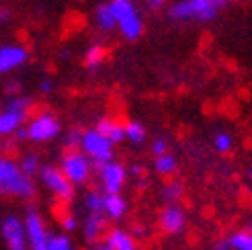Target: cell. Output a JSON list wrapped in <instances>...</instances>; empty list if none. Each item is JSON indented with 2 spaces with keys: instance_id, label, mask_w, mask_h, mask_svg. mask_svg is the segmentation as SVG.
<instances>
[{
  "instance_id": "36",
  "label": "cell",
  "mask_w": 252,
  "mask_h": 250,
  "mask_svg": "<svg viewBox=\"0 0 252 250\" xmlns=\"http://www.w3.org/2000/svg\"><path fill=\"white\" fill-rule=\"evenodd\" d=\"M164 2H166V0H148V6L154 8V10H158V8L164 6Z\"/></svg>"
},
{
  "instance_id": "8",
  "label": "cell",
  "mask_w": 252,
  "mask_h": 250,
  "mask_svg": "<svg viewBox=\"0 0 252 250\" xmlns=\"http://www.w3.org/2000/svg\"><path fill=\"white\" fill-rule=\"evenodd\" d=\"M94 179L96 189H100L103 193H123L129 179V170L123 162L111 158L100 162V164H94Z\"/></svg>"
},
{
  "instance_id": "18",
  "label": "cell",
  "mask_w": 252,
  "mask_h": 250,
  "mask_svg": "<svg viewBox=\"0 0 252 250\" xmlns=\"http://www.w3.org/2000/svg\"><path fill=\"white\" fill-rule=\"evenodd\" d=\"M94 27L98 31H103V33L115 31L117 21H115V15H113V8H111L109 2L96 4V8H94Z\"/></svg>"
},
{
  "instance_id": "4",
  "label": "cell",
  "mask_w": 252,
  "mask_h": 250,
  "mask_svg": "<svg viewBox=\"0 0 252 250\" xmlns=\"http://www.w3.org/2000/svg\"><path fill=\"white\" fill-rule=\"evenodd\" d=\"M62 172L68 177V181L76 187H88L94 179V162L88 158L80 148L74 150H64V154L60 158Z\"/></svg>"
},
{
  "instance_id": "24",
  "label": "cell",
  "mask_w": 252,
  "mask_h": 250,
  "mask_svg": "<svg viewBox=\"0 0 252 250\" xmlns=\"http://www.w3.org/2000/svg\"><path fill=\"white\" fill-rule=\"evenodd\" d=\"M228 240H230L232 250H252V230L238 228L228 236Z\"/></svg>"
},
{
  "instance_id": "1",
  "label": "cell",
  "mask_w": 252,
  "mask_h": 250,
  "mask_svg": "<svg viewBox=\"0 0 252 250\" xmlns=\"http://www.w3.org/2000/svg\"><path fill=\"white\" fill-rule=\"evenodd\" d=\"M37 195L35 179L27 177L19 160L0 154V197L4 199H17V201H33Z\"/></svg>"
},
{
  "instance_id": "9",
  "label": "cell",
  "mask_w": 252,
  "mask_h": 250,
  "mask_svg": "<svg viewBox=\"0 0 252 250\" xmlns=\"http://www.w3.org/2000/svg\"><path fill=\"white\" fill-rule=\"evenodd\" d=\"M80 150L94 162V164H100V162H105V160L115 158V144H113L109 137H105L96 127L82 129Z\"/></svg>"
},
{
  "instance_id": "5",
  "label": "cell",
  "mask_w": 252,
  "mask_h": 250,
  "mask_svg": "<svg viewBox=\"0 0 252 250\" xmlns=\"http://www.w3.org/2000/svg\"><path fill=\"white\" fill-rule=\"evenodd\" d=\"M113 15L117 21V29L125 41H137L144 35V19L133 0H111Z\"/></svg>"
},
{
  "instance_id": "38",
  "label": "cell",
  "mask_w": 252,
  "mask_h": 250,
  "mask_svg": "<svg viewBox=\"0 0 252 250\" xmlns=\"http://www.w3.org/2000/svg\"><path fill=\"white\" fill-rule=\"evenodd\" d=\"M93 250H113V248H111V246H107L105 242H100V244L96 242V244H93Z\"/></svg>"
},
{
  "instance_id": "32",
  "label": "cell",
  "mask_w": 252,
  "mask_h": 250,
  "mask_svg": "<svg viewBox=\"0 0 252 250\" xmlns=\"http://www.w3.org/2000/svg\"><path fill=\"white\" fill-rule=\"evenodd\" d=\"M39 93L43 94H49V93H54V80H49V78H43L39 82Z\"/></svg>"
},
{
  "instance_id": "28",
  "label": "cell",
  "mask_w": 252,
  "mask_h": 250,
  "mask_svg": "<svg viewBox=\"0 0 252 250\" xmlns=\"http://www.w3.org/2000/svg\"><path fill=\"white\" fill-rule=\"evenodd\" d=\"M60 226H62V232L66 234H74L80 230V219L72 214V211H64V214L60 216Z\"/></svg>"
},
{
  "instance_id": "12",
  "label": "cell",
  "mask_w": 252,
  "mask_h": 250,
  "mask_svg": "<svg viewBox=\"0 0 252 250\" xmlns=\"http://www.w3.org/2000/svg\"><path fill=\"white\" fill-rule=\"evenodd\" d=\"M187 211L179 203H168L158 214V228L166 236H179L187 230Z\"/></svg>"
},
{
  "instance_id": "35",
  "label": "cell",
  "mask_w": 252,
  "mask_h": 250,
  "mask_svg": "<svg viewBox=\"0 0 252 250\" xmlns=\"http://www.w3.org/2000/svg\"><path fill=\"white\" fill-rule=\"evenodd\" d=\"M19 89H21V84H19V82H8V84H6V93H8V96H10V94H17Z\"/></svg>"
},
{
  "instance_id": "21",
  "label": "cell",
  "mask_w": 252,
  "mask_h": 250,
  "mask_svg": "<svg viewBox=\"0 0 252 250\" xmlns=\"http://www.w3.org/2000/svg\"><path fill=\"white\" fill-rule=\"evenodd\" d=\"M185 197V185L181 181H166L162 185L160 189V199L164 201L166 205L168 203H181V199Z\"/></svg>"
},
{
  "instance_id": "19",
  "label": "cell",
  "mask_w": 252,
  "mask_h": 250,
  "mask_svg": "<svg viewBox=\"0 0 252 250\" xmlns=\"http://www.w3.org/2000/svg\"><path fill=\"white\" fill-rule=\"evenodd\" d=\"M152 168L158 177H164V179H170L176 174L179 170V160H176L174 154L170 152H164V154H158L154 156V162H152Z\"/></svg>"
},
{
  "instance_id": "33",
  "label": "cell",
  "mask_w": 252,
  "mask_h": 250,
  "mask_svg": "<svg viewBox=\"0 0 252 250\" xmlns=\"http://www.w3.org/2000/svg\"><path fill=\"white\" fill-rule=\"evenodd\" d=\"M12 137H15V142H27V127H25V125H23V127H19Z\"/></svg>"
},
{
  "instance_id": "37",
  "label": "cell",
  "mask_w": 252,
  "mask_h": 250,
  "mask_svg": "<svg viewBox=\"0 0 252 250\" xmlns=\"http://www.w3.org/2000/svg\"><path fill=\"white\" fill-rule=\"evenodd\" d=\"M8 19V10L2 6V4H0V23H4Z\"/></svg>"
},
{
  "instance_id": "26",
  "label": "cell",
  "mask_w": 252,
  "mask_h": 250,
  "mask_svg": "<svg viewBox=\"0 0 252 250\" xmlns=\"http://www.w3.org/2000/svg\"><path fill=\"white\" fill-rule=\"evenodd\" d=\"M19 166H21V170L25 174H27V177L37 179V174H39V170L43 166V162H41L39 154H25V156L19 158Z\"/></svg>"
},
{
  "instance_id": "25",
  "label": "cell",
  "mask_w": 252,
  "mask_h": 250,
  "mask_svg": "<svg viewBox=\"0 0 252 250\" xmlns=\"http://www.w3.org/2000/svg\"><path fill=\"white\" fill-rule=\"evenodd\" d=\"M211 142H213V150H216L218 154H221V156H228L234 150V135L230 131H223V129L216 131Z\"/></svg>"
},
{
  "instance_id": "10",
  "label": "cell",
  "mask_w": 252,
  "mask_h": 250,
  "mask_svg": "<svg viewBox=\"0 0 252 250\" xmlns=\"http://www.w3.org/2000/svg\"><path fill=\"white\" fill-rule=\"evenodd\" d=\"M23 223H25V234H27V242H29V250H47L49 244V232L43 214L37 207H27L23 216Z\"/></svg>"
},
{
  "instance_id": "27",
  "label": "cell",
  "mask_w": 252,
  "mask_h": 250,
  "mask_svg": "<svg viewBox=\"0 0 252 250\" xmlns=\"http://www.w3.org/2000/svg\"><path fill=\"white\" fill-rule=\"evenodd\" d=\"M47 250H78V246H76V242L72 240L70 234L60 232V234H52V236H49Z\"/></svg>"
},
{
  "instance_id": "13",
  "label": "cell",
  "mask_w": 252,
  "mask_h": 250,
  "mask_svg": "<svg viewBox=\"0 0 252 250\" xmlns=\"http://www.w3.org/2000/svg\"><path fill=\"white\" fill-rule=\"evenodd\" d=\"M31 54L23 43H2L0 45V74H10L23 68Z\"/></svg>"
},
{
  "instance_id": "16",
  "label": "cell",
  "mask_w": 252,
  "mask_h": 250,
  "mask_svg": "<svg viewBox=\"0 0 252 250\" xmlns=\"http://www.w3.org/2000/svg\"><path fill=\"white\" fill-rule=\"evenodd\" d=\"M103 242L111 246L113 250H140V244H137V238L133 236V232L119 228V226L109 228Z\"/></svg>"
},
{
  "instance_id": "11",
  "label": "cell",
  "mask_w": 252,
  "mask_h": 250,
  "mask_svg": "<svg viewBox=\"0 0 252 250\" xmlns=\"http://www.w3.org/2000/svg\"><path fill=\"white\" fill-rule=\"evenodd\" d=\"M0 234L4 238L8 250H29L27 234H25L23 218L17 214H6L0 221Z\"/></svg>"
},
{
  "instance_id": "31",
  "label": "cell",
  "mask_w": 252,
  "mask_h": 250,
  "mask_svg": "<svg viewBox=\"0 0 252 250\" xmlns=\"http://www.w3.org/2000/svg\"><path fill=\"white\" fill-rule=\"evenodd\" d=\"M211 250H232L228 236H225V238H220V240L213 242V244H211Z\"/></svg>"
},
{
  "instance_id": "7",
  "label": "cell",
  "mask_w": 252,
  "mask_h": 250,
  "mask_svg": "<svg viewBox=\"0 0 252 250\" xmlns=\"http://www.w3.org/2000/svg\"><path fill=\"white\" fill-rule=\"evenodd\" d=\"M37 179H39V183L49 191V195H52L56 201H60L62 205H70L74 199H76V187L68 181V177L62 172L60 166L43 164L39 174H37Z\"/></svg>"
},
{
  "instance_id": "17",
  "label": "cell",
  "mask_w": 252,
  "mask_h": 250,
  "mask_svg": "<svg viewBox=\"0 0 252 250\" xmlns=\"http://www.w3.org/2000/svg\"><path fill=\"white\" fill-rule=\"evenodd\" d=\"M94 127L103 133L105 137H109V140L113 144H121L125 142V125L119 121V119H113V117H103V119H98Z\"/></svg>"
},
{
  "instance_id": "30",
  "label": "cell",
  "mask_w": 252,
  "mask_h": 250,
  "mask_svg": "<svg viewBox=\"0 0 252 250\" xmlns=\"http://www.w3.org/2000/svg\"><path fill=\"white\" fill-rule=\"evenodd\" d=\"M150 152H152L154 156L164 154V152H170V144H168V140H164V137H156V140L150 144Z\"/></svg>"
},
{
  "instance_id": "20",
  "label": "cell",
  "mask_w": 252,
  "mask_h": 250,
  "mask_svg": "<svg viewBox=\"0 0 252 250\" xmlns=\"http://www.w3.org/2000/svg\"><path fill=\"white\" fill-rule=\"evenodd\" d=\"M125 142H129L133 146H142L148 137V129L142 121H135V119H129L125 121Z\"/></svg>"
},
{
  "instance_id": "23",
  "label": "cell",
  "mask_w": 252,
  "mask_h": 250,
  "mask_svg": "<svg viewBox=\"0 0 252 250\" xmlns=\"http://www.w3.org/2000/svg\"><path fill=\"white\" fill-rule=\"evenodd\" d=\"M103 199H105V193L100 189H88L82 197V205L86 209V214H103Z\"/></svg>"
},
{
  "instance_id": "39",
  "label": "cell",
  "mask_w": 252,
  "mask_h": 250,
  "mask_svg": "<svg viewBox=\"0 0 252 250\" xmlns=\"http://www.w3.org/2000/svg\"><path fill=\"white\" fill-rule=\"evenodd\" d=\"M246 179H248V183L252 185V166H250V168L246 170Z\"/></svg>"
},
{
  "instance_id": "22",
  "label": "cell",
  "mask_w": 252,
  "mask_h": 250,
  "mask_svg": "<svg viewBox=\"0 0 252 250\" xmlns=\"http://www.w3.org/2000/svg\"><path fill=\"white\" fill-rule=\"evenodd\" d=\"M107 58V47L103 43H93L84 52V68L86 70H96Z\"/></svg>"
},
{
  "instance_id": "3",
  "label": "cell",
  "mask_w": 252,
  "mask_h": 250,
  "mask_svg": "<svg viewBox=\"0 0 252 250\" xmlns=\"http://www.w3.org/2000/svg\"><path fill=\"white\" fill-rule=\"evenodd\" d=\"M33 98L27 94H10L4 107L0 109V140L12 137L19 127H23L33 113Z\"/></svg>"
},
{
  "instance_id": "6",
  "label": "cell",
  "mask_w": 252,
  "mask_h": 250,
  "mask_svg": "<svg viewBox=\"0 0 252 250\" xmlns=\"http://www.w3.org/2000/svg\"><path fill=\"white\" fill-rule=\"evenodd\" d=\"M25 127H27V142L33 144H49L62 135V121L49 109L31 113Z\"/></svg>"
},
{
  "instance_id": "15",
  "label": "cell",
  "mask_w": 252,
  "mask_h": 250,
  "mask_svg": "<svg viewBox=\"0 0 252 250\" xmlns=\"http://www.w3.org/2000/svg\"><path fill=\"white\" fill-rule=\"evenodd\" d=\"M129 214V203L123 193H105L103 199V216L107 221H123Z\"/></svg>"
},
{
  "instance_id": "34",
  "label": "cell",
  "mask_w": 252,
  "mask_h": 250,
  "mask_svg": "<svg viewBox=\"0 0 252 250\" xmlns=\"http://www.w3.org/2000/svg\"><path fill=\"white\" fill-rule=\"evenodd\" d=\"M129 170V174L131 177H144V168H142V164H131V168H127Z\"/></svg>"
},
{
  "instance_id": "14",
  "label": "cell",
  "mask_w": 252,
  "mask_h": 250,
  "mask_svg": "<svg viewBox=\"0 0 252 250\" xmlns=\"http://www.w3.org/2000/svg\"><path fill=\"white\" fill-rule=\"evenodd\" d=\"M107 218L103 214H86L84 219L80 221V232L82 240L86 244H96L105 238L107 234Z\"/></svg>"
},
{
  "instance_id": "2",
  "label": "cell",
  "mask_w": 252,
  "mask_h": 250,
  "mask_svg": "<svg viewBox=\"0 0 252 250\" xmlns=\"http://www.w3.org/2000/svg\"><path fill=\"white\" fill-rule=\"evenodd\" d=\"M228 4L230 0H176L168 6V17L176 23H209Z\"/></svg>"
},
{
  "instance_id": "29",
  "label": "cell",
  "mask_w": 252,
  "mask_h": 250,
  "mask_svg": "<svg viewBox=\"0 0 252 250\" xmlns=\"http://www.w3.org/2000/svg\"><path fill=\"white\" fill-rule=\"evenodd\" d=\"M80 133H82V129H70V131H66L64 140H62V148H64V150L80 148Z\"/></svg>"
}]
</instances>
